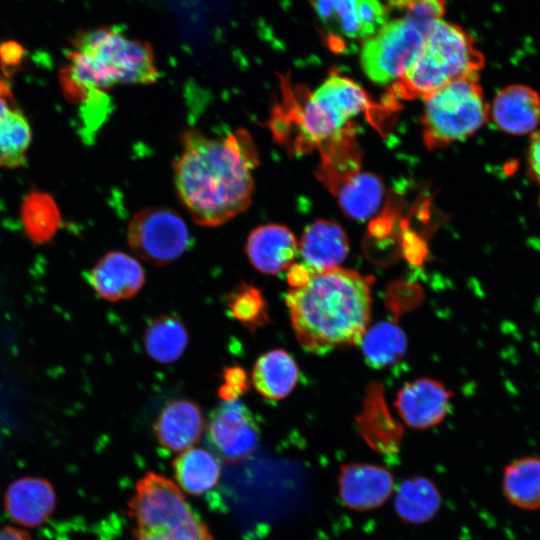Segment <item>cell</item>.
Returning a JSON list of instances; mask_svg holds the SVG:
<instances>
[{"label": "cell", "instance_id": "1", "mask_svg": "<svg viewBox=\"0 0 540 540\" xmlns=\"http://www.w3.org/2000/svg\"><path fill=\"white\" fill-rule=\"evenodd\" d=\"M181 144L173 164L174 184L195 223L220 226L249 208L259 156L248 131L239 128L211 138L191 128L183 132Z\"/></svg>", "mask_w": 540, "mask_h": 540}, {"label": "cell", "instance_id": "2", "mask_svg": "<svg viewBox=\"0 0 540 540\" xmlns=\"http://www.w3.org/2000/svg\"><path fill=\"white\" fill-rule=\"evenodd\" d=\"M301 347L314 354L357 345L371 311V284L357 271L334 268L311 272L285 298Z\"/></svg>", "mask_w": 540, "mask_h": 540}, {"label": "cell", "instance_id": "3", "mask_svg": "<svg viewBox=\"0 0 540 540\" xmlns=\"http://www.w3.org/2000/svg\"><path fill=\"white\" fill-rule=\"evenodd\" d=\"M158 78L151 44L106 26L77 35L59 74L66 99L91 115V120L116 86L150 85Z\"/></svg>", "mask_w": 540, "mask_h": 540}, {"label": "cell", "instance_id": "4", "mask_svg": "<svg viewBox=\"0 0 540 540\" xmlns=\"http://www.w3.org/2000/svg\"><path fill=\"white\" fill-rule=\"evenodd\" d=\"M369 106L360 85L335 73L304 98L298 99L286 86L282 102L273 109L270 128L275 139L304 150L341 139L348 124Z\"/></svg>", "mask_w": 540, "mask_h": 540}, {"label": "cell", "instance_id": "5", "mask_svg": "<svg viewBox=\"0 0 540 540\" xmlns=\"http://www.w3.org/2000/svg\"><path fill=\"white\" fill-rule=\"evenodd\" d=\"M484 64L473 38L458 25L439 19L428 28L420 55L394 83V90L405 99L423 98L452 81L479 78Z\"/></svg>", "mask_w": 540, "mask_h": 540}, {"label": "cell", "instance_id": "6", "mask_svg": "<svg viewBox=\"0 0 540 540\" xmlns=\"http://www.w3.org/2000/svg\"><path fill=\"white\" fill-rule=\"evenodd\" d=\"M127 510L134 540H214L184 492L164 474L149 471L138 479Z\"/></svg>", "mask_w": 540, "mask_h": 540}, {"label": "cell", "instance_id": "7", "mask_svg": "<svg viewBox=\"0 0 540 540\" xmlns=\"http://www.w3.org/2000/svg\"><path fill=\"white\" fill-rule=\"evenodd\" d=\"M422 99L423 139L430 149L469 138L489 119L479 78L452 81Z\"/></svg>", "mask_w": 540, "mask_h": 540}, {"label": "cell", "instance_id": "8", "mask_svg": "<svg viewBox=\"0 0 540 540\" xmlns=\"http://www.w3.org/2000/svg\"><path fill=\"white\" fill-rule=\"evenodd\" d=\"M427 31L400 17L387 21L362 45L360 64L374 83H396L420 55Z\"/></svg>", "mask_w": 540, "mask_h": 540}, {"label": "cell", "instance_id": "9", "mask_svg": "<svg viewBox=\"0 0 540 540\" xmlns=\"http://www.w3.org/2000/svg\"><path fill=\"white\" fill-rule=\"evenodd\" d=\"M130 249L143 260L168 264L190 245V234L182 217L166 207H148L133 215L127 231Z\"/></svg>", "mask_w": 540, "mask_h": 540}, {"label": "cell", "instance_id": "10", "mask_svg": "<svg viewBox=\"0 0 540 540\" xmlns=\"http://www.w3.org/2000/svg\"><path fill=\"white\" fill-rule=\"evenodd\" d=\"M260 430L252 412L238 400L224 401L207 424V441L214 454L228 464L244 461L256 450Z\"/></svg>", "mask_w": 540, "mask_h": 540}, {"label": "cell", "instance_id": "11", "mask_svg": "<svg viewBox=\"0 0 540 540\" xmlns=\"http://www.w3.org/2000/svg\"><path fill=\"white\" fill-rule=\"evenodd\" d=\"M328 33L347 40H366L388 19L379 0H310Z\"/></svg>", "mask_w": 540, "mask_h": 540}, {"label": "cell", "instance_id": "12", "mask_svg": "<svg viewBox=\"0 0 540 540\" xmlns=\"http://www.w3.org/2000/svg\"><path fill=\"white\" fill-rule=\"evenodd\" d=\"M489 118L506 134L531 135L539 129L540 93L526 84H509L489 104Z\"/></svg>", "mask_w": 540, "mask_h": 540}, {"label": "cell", "instance_id": "13", "mask_svg": "<svg viewBox=\"0 0 540 540\" xmlns=\"http://www.w3.org/2000/svg\"><path fill=\"white\" fill-rule=\"evenodd\" d=\"M96 294L116 302L135 296L145 283V272L132 256L121 251L103 255L86 275Z\"/></svg>", "mask_w": 540, "mask_h": 540}, {"label": "cell", "instance_id": "14", "mask_svg": "<svg viewBox=\"0 0 540 540\" xmlns=\"http://www.w3.org/2000/svg\"><path fill=\"white\" fill-rule=\"evenodd\" d=\"M450 399L451 393L442 383L422 378L402 387L397 394L395 406L409 427L427 429L445 418Z\"/></svg>", "mask_w": 540, "mask_h": 540}, {"label": "cell", "instance_id": "15", "mask_svg": "<svg viewBox=\"0 0 540 540\" xmlns=\"http://www.w3.org/2000/svg\"><path fill=\"white\" fill-rule=\"evenodd\" d=\"M338 481L343 503L358 511L381 506L391 496L394 487L392 474L383 467L371 464L344 466Z\"/></svg>", "mask_w": 540, "mask_h": 540}, {"label": "cell", "instance_id": "16", "mask_svg": "<svg viewBox=\"0 0 540 540\" xmlns=\"http://www.w3.org/2000/svg\"><path fill=\"white\" fill-rule=\"evenodd\" d=\"M204 430V419L197 403L189 399L169 402L159 413L153 431L158 444L172 453L196 445Z\"/></svg>", "mask_w": 540, "mask_h": 540}, {"label": "cell", "instance_id": "17", "mask_svg": "<svg viewBox=\"0 0 540 540\" xmlns=\"http://www.w3.org/2000/svg\"><path fill=\"white\" fill-rule=\"evenodd\" d=\"M297 241L284 225L263 224L253 229L246 241L245 252L258 271L274 275L289 267L295 257Z\"/></svg>", "mask_w": 540, "mask_h": 540}, {"label": "cell", "instance_id": "18", "mask_svg": "<svg viewBox=\"0 0 540 540\" xmlns=\"http://www.w3.org/2000/svg\"><path fill=\"white\" fill-rule=\"evenodd\" d=\"M4 504L14 522L25 527H36L45 523L54 511L55 491L44 478L23 477L9 485Z\"/></svg>", "mask_w": 540, "mask_h": 540}, {"label": "cell", "instance_id": "19", "mask_svg": "<svg viewBox=\"0 0 540 540\" xmlns=\"http://www.w3.org/2000/svg\"><path fill=\"white\" fill-rule=\"evenodd\" d=\"M299 249L303 265L311 272H321L338 268L347 257L349 243L340 225L316 220L305 228Z\"/></svg>", "mask_w": 540, "mask_h": 540}, {"label": "cell", "instance_id": "20", "mask_svg": "<svg viewBox=\"0 0 540 540\" xmlns=\"http://www.w3.org/2000/svg\"><path fill=\"white\" fill-rule=\"evenodd\" d=\"M31 140L29 121L18 106L8 82L0 77V168L24 165Z\"/></svg>", "mask_w": 540, "mask_h": 540}, {"label": "cell", "instance_id": "21", "mask_svg": "<svg viewBox=\"0 0 540 540\" xmlns=\"http://www.w3.org/2000/svg\"><path fill=\"white\" fill-rule=\"evenodd\" d=\"M175 483L190 495L200 496L213 489L221 477L219 458L203 448L192 447L173 461Z\"/></svg>", "mask_w": 540, "mask_h": 540}, {"label": "cell", "instance_id": "22", "mask_svg": "<svg viewBox=\"0 0 540 540\" xmlns=\"http://www.w3.org/2000/svg\"><path fill=\"white\" fill-rule=\"evenodd\" d=\"M298 380V366L283 349L270 350L261 355L252 370L255 389L265 398L280 400L288 396Z\"/></svg>", "mask_w": 540, "mask_h": 540}, {"label": "cell", "instance_id": "23", "mask_svg": "<svg viewBox=\"0 0 540 540\" xmlns=\"http://www.w3.org/2000/svg\"><path fill=\"white\" fill-rule=\"evenodd\" d=\"M502 487L512 505L524 510L540 509V457L524 456L507 464Z\"/></svg>", "mask_w": 540, "mask_h": 540}, {"label": "cell", "instance_id": "24", "mask_svg": "<svg viewBox=\"0 0 540 540\" xmlns=\"http://www.w3.org/2000/svg\"><path fill=\"white\" fill-rule=\"evenodd\" d=\"M189 341L188 331L179 317L164 314L153 318L144 332V347L156 362L169 364L178 360Z\"/></svg>", "mask_w": 540, "mask_h": 540}, {"label": "cell", "instance_id": "25", "mask_svg": "<svg viewBox=\"0 0 540 540\" xmlns=\"http://www.w3.org/2000/svg\"><path fill=\"white\" fill-rule=\"evenodd\" d=\"M383 196L382 181L368 172L352 173L338 189V202L343 212L359 221L370 218L379 209Z\"/></svg>", "mask_w": 540, "mask_h": 540}, {"label": "cell", "instance_id": "26", "mask_svg": "<svg viewBox=\"0 0 540 540\" xmlns=\"http://www.w3.org/2000/svg\"><path fill=\"white\" fill-rule=\"evenodd\" d=\"M441 498L436 486L425 477L404 481L397 489L394 506L406 522L421 524L430 520L438 511Z\"/></svg>", "mask_w": 540, "mask_h": 540}, {"label": "cell", "instance_id": "27", "mask_svg": "<svg viewBox=\"0 0 540 540\" xmlns=\"http://www.w3.org/2000/svg\"><path fill=\"white\" fill-rule=\"evenodd\" d=\"M24 231L34 244H45L57 233L61 217L55 200L47 193L33 190L22 203Z\"/></svg>", "mask_w": 540, "mask_h": 540}, {"label": "cell", "instance_id": "28", "mask_svg": "<svg viewBox=\"0 0 540 540\" xmlns=\"http://www.w3.org/2000/svg\"><path fill=\"white\" fill-rule=\"evenodd\" d=\"M360 343L366 362L374 368L396 363L407 348L404 332L396 324L386 321L366 330Z\"/></svg>", "mask_w": 540, "mask_h": 540}, {"label": "cell", "instance_id": "29", "mask_svg": "<svg viewBox=\"0 0 540 540\" xmlns=\"http://www.w3.org/2000/svg\"><path fill=\"white\" fill-rule=\"evenodd\" d=\"M225 303L232 318L250 332H256L270 322L266 300L253 284H237L226 295Z\"/></svg>", "mask_w": 540, "mask_h": 540}, {"label": "cell", "instance_id": "30", "mask_svg": "<svg viewBox=\"0 0 540 540\" xmlns=\"http://www.w3.org/2000/svg\"><path fill=\"white\" fill-rule=\"evenodd\" d=\"M402 13V17L408 18L428 31L430 25L442 19L445 12L444 0H392Z\"/></svg>", "mask_w": 540, "mask_h": 540}, {"label": "cell", "instance_id": "31", "mask_svg": "<svg viewBox=\"0 0 540 540\" xmlns=\"http://www.w3.org/2000/svg\"><path fill=\"white\" fill-rule=\"evenodd\" d=\"M222 378L223 383L218 389V395L224 401L238 400L249 389L247 372L241 366L224 367Z\"/></svg>", "mask_w": 540, "mask_h": 540}, {"label": "cell", "instance_id": "32", "mask_svg": "<svg viewBox=\"0 0 540 540\" xmlns=\"http://www.w3.org/2000/svg\"><path fill=\"white\" fill-rule=\"evenodd\" d=\"M526 167L530 179L540 185V129L529 135Z\"/></svg>", "mask_w": 540, "mask_h": 540}, {"label": "cell", "instance_id": "33", "mask_svg": "<svg viewBox=\"0 0 540 540\" xmlns=\"http://www.w3.org/2000/svg\"><path fill=\"white\" fill-rule=\"evenodd\" d=\"M24 47L16 41L0 43V63L4 70L14 71L24 59Z\"/></svg>", "mask_w": 540, "mask_h": 540}, {"label": "cell", "instance_id": "34", "mask_svg": "<svg viewBox=\"0 0 540 540\" xmlns=\"http://www.w3.org/2000/svg\"><path fill=\"white\" fill-rule=\"evenodd\" d=\"M310 273L311 271H309L303 264H294L290 267L288 272V283L293 288L300 287L306 283Z\"/></svg>", "mask_w": 540, "mask_h": 540}, {"label": "cell", "instance_id": "35", "mask_svg": "<svg viewBox=\"0 0 540 540\" xmlns=\"http://www.w3.org/2000/svg\"><path fill=\"white\" fill-rule=\"evenodd\" d=\"M0 540H32L31 537L24 531L5 526L0 528Z\"/></svg>", "mask_w": 540, "mask_h": 540}, {"label": "cell", "instance_id": "36", "mask_svg": "<svg viewBox=\"0 0 540 540\" xmlns=\"http://www.w3.org/2000/svg\"><path fill=\"white\" fill-rule=\"evenodd\" d=\"M538 203H539V209H540V197H539Z\"/></svg>", "mask_w": 540, "mask_h": 540}]
</instances>
